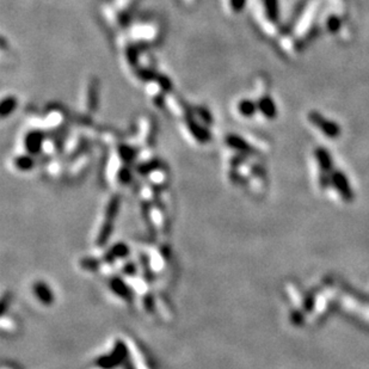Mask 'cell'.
I'll return each instance as SVG.
<instances>
[{
    "label": "cell",
    "mask_w": 369,
    "mask_h": 369,
    "mask_svg": "<svg viewBox=\"0 0 369 369\" xmlns=\"http://www.w3.org/2000/svg\"><path fill=\"white\" fill-rule=\"evenodd\" d=\"M316 156H317V159H318V164L320 166V169H322V171L323 172L331 171V169H332L331 157H330V154L326 152V150L319 148V150H317Z\"/></svg>",
    "instance_id": "2"
},
{
    "label": "cell",
    "mask_w": 369,
    "mask_h": 369,
    "mask_svg": "<svg viewBox=\"0 0 369 369\" xmlns=\"http://www.w3.org/2000/svg\"><path fill=\"white\" fill-rule=\"evenodd\" d=\"M331 184L334 185L336 191L341 195L342 199L344 202H353L354 197H355V193H354L352 185H350L349 181H348L347 176L344 174H342L340 171L332 172L331 177Z\"/></svg>",
    "instance_id": "1"
}]
</instances>
